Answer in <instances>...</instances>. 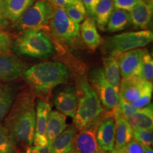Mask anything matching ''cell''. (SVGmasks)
<instances>
[{"instance_id":"obj_30","label":"cell","mask_w":153,"mask_h":153,"mask_svg":"<svg viewBox=\"0 0 153 153\" xmlns=\"http://www.w3.org/2000/svg\"><path fill=\"white\" fill-rule=\"evenodd\" d=\"M134 140L143 145L152 147L153 142V132L150 129H134Z\"/></svg>"},{"instance_id":"obj_2","label":"cell","mask_w":153,"mask_h":153,"mask_svg":"<svg viewBox=\"0 0 153 153\" xmlns=\"http://www.w3.org/2000/svg\"><path fill=\"white\" fill-rule=\"evenodd\" d=\"M23 75L36 94H46L57 86L67 83L70 71L64 63L48 61L27 68Z\"/></svg>"},{"instance_id":"obj_3","label":"cell","mask_w":153,"mask_h":153,"mask_svg":"<svg viewBox=\"0 0 153 153\" xmlns=\"http://www.w3.org/2000/svg\"><path fill=\"white\" fill-rule=\"evenodd\" d=\"M76 91L78 97V105L73 118V126L79 131L89 122L99 117L105 110L98 95L86 76H82L78 79Z\"/></svg>"},{"instance_id":"obj_42","label":"cell","mask_w":153,"mask_h":153,"mask_svg":"<svg viewBox=\"0 0 153 153\" xmlns=\"http://www.w3.org/2000/svg\"><path fill=\"white\" fill-rule=\"evenodd\" d=\"M70 153H76V152H74V151H73V150H72V151H71V152H70Z\"/></svg>"},{"instance_id":"obj_29","label":"cell","mask_w":153,"mask_h":153,"mask_svg":"<svg viewBox=\"0 0 153 153\" xmlns=\"http://www.w3.org/2000/svg\"><path fill=\"white\" fill-rule=\"evenodd\" d=\"M147 81L152 82L153 79V60L150 53L147 50H145L143 53L141 70L139 76Z\"/></svg>"},{"instance_id":"obj_8","label":"cell","mask_w":153,"mask_h":153,"mask_svg":"<svg viewBox=\"0 0 153 153\" xmlns=\"http://www.w3.org/2000/svg\"><path fill=\"white\" fill-rule=\"evenodd\" d=\"M79 24L74 22L65 12L64 9H55L49 23L50 31L56 41L62 44L72 45L79 39Z\"/></svg>"},{"instance_id":"obj_9","label":"cell","mask_w":153,"mask_h":153,"mask_svg":"<svg viewBox=\"0 0 153 153\" xmlns=\"http://www.w3.org/2000/svg\"><path fill=\"white\" fill-rule=\"evenodd\" d=\"M106 111L99 117L89 122L84 128L76 133L72 150L76 153H105L99 146L97 140V131L99 123L104 118Z\"/></svg>"},{"instance_id":"obj_19","label":"cell","mask_w":153,"mask_h":153,"mask_svg":"<svg viewBox=\"0 0 153 153\" xmlns=\"http://www.w3.org/2000/svg\"><path fill=\"white\" fill-rule=\"evenodd\" d=\"M79 33L85 45L91 51H95L103 43L93 17L87 16L80 26Z\"/></svg>"},{"instance_id":"obj_7","label":"cell","mask_w":153,"mask_h":153,"mask_svg":"<svg viewBox=\"0 0 153 153\" xmlns=\"http://www.w3.org/2000/svg\"><path fill=\"white\" fill-rule=\"evenodd\" d=\"M89 80L104 109L114 116L119 104V92L106 79L102 68H93L89 72Z\"/></svg>"},{"instance_id":"obj_31","label":"cell","mask_w":153,"mask_h":153,"mask_svg":"<svg viewBox=\"0 0 153 153\" xmlns=\"http://www.w3.org/2000/svg\"><path fill=\"white\" fill-rule=\"evenodd\" d=\"M115 151L116 153H144V148L143 145L133 139L122 148Z\"/></svg>"},{"instance_id":"obj_25","label":"cell","mask_w":153,"mask_h":153,"mask_svg":"<svg viewBox=\"0 0 153 153\" xmlns=\"http://www.w3.org/2000/svg\"><path fill=\"white\" fill-rule=\"evenodd\" d=\"M114 10L113 0H101L95 9L93 18L97 28L104 30L113 11Z\"/></svg>"},{"instance_id":"obj_21","label":"cell","mask_w":153,"mask_h":153,"mask_svg":"<svg viewBox=\"0 0 153 153\" xmlns=\"http://www.w3.org/2000/svg\"><path fill=\"white\" fill-rule=\"evenodd\" d=\"M66 120V116L58 111L51 110L50 111L46 131L49 145H52L55 139L67 128Z\"/></svg>"},{"instance_id":"obj_15","label":"cell","mask_w":153,"mask_h":153,"mask_svg":"<svg viewBox=\"0 0 153 153\" xmlns=\"http://www.w3.org/2000/svg\"><path fill=\"white\" fill-rule=\"evenodd\" d=\"M54 104L57 111L65 116L74 118L78 105V97L76 89L65 87L55 96Z\"/></svg>"},{"instance_id":"obj_6","label":"cell","mask_w":153,"mask_h":153,"mask_svg":"<svg viewBox=\"0 0 153 153\" xmlns=\"http://www.w3.org/2000/svg\"><path fill=\"white\" fill-rule=\"evenodd\" d=\"M55 9L49 0H38L14 23V28L21 32L42 29L51 22Z\"/></svg>"},{"instance_id":"obj_23","label":"cell","mask_w":153,"mask_h":153,"mask_svg":"<svg viewBox=\"0 0 153 153\" xmlns=\"http://www.w3.org/2000/svg\"><path fill=\"white\" fill-rule=\"evenodd\" d=\"M102 69L108 82L119 92L120 84V72L118 63L116 57L106 56L103 60Z\"/></svg>"},{"instance_id":"obj_20","label":"cell","mask_w":153,"mask_h":153,"mask_svg":"<svg viewBox=\"0 0 153 153\" xmlns=\"http://www.w3.org/2000/svg\"><path fill=\"white\" fill-rule=\"evenodd\" d=\"M132 129L153 128V106L152 104L142 108H138L126 118Z\"/></svg>"},{"instance_id":"obj_22","label":"cell","mask_w":153,"mask_h":153,"mask_svg":"<svg viewBox=\"0 0 153 153\" xmlns=\"http://www.w3.org/2000/svg\"><path fill=\"white\" fill-rule=\"evenodd\" d=\"M77 130L74 126L68 128L55 139L51 145L52 153H70L73 149L74 140Z\"/></svg>"},{"instance_id":"obj_11","label":"cell","mask_w":153,"mask_h":153,"mask_svg":"<svg viewBox=\"0 0 153 153\" xmlns=\"http://www.w3.org/2000/svg\"><path fill=\"white\" fill-rule=\"evenodd\" d=\"M27 70V65L10 52L0 54V81L8 82L18 79Z\"/></svg>"},{"instance_id":"obj_39","label":"cell","mask_w":153,"mask_h":153,"mask_svg":"<svg viewBox=\"0 0 153 153\" xmlns=\"http://www.w3.org/2000/svg\"><path fill=\"white\" fill-rule=\"evenodd\" d=\"M1 1H0V4H1ZM8 25L9 21L3 15L2 11L1 10V7H0V31H1V30L5 28Z\"/></svg>"},{"instance_id":"obj_28","label":"cell","mask_w":153,"mask_h":153,"mask_svg":"<svg viewBox=\"0 0 153 153\" xmlns=\"http://www.w3.org/2000/svg\"><path fill=\"white\" fill-rule=\"evenodd\" d=\"M0 153H17L16 147L4 125L0 123Z\"/></svg>"},{"instance_id":"obj_37","label":"cell","mask_w":153,"mask_h":153,"mask_svg":"<svg viewBox=\"0 0 153 153\" xmlns=\"http://www.w3.org/2000/svg\"><path fill=\"white\" fill-rule=\"evenodd\" d=\"M100 1L101 0H82L87 11V14L89 15V16H94L95 9Z\"/></svg>"},{"instance_id":"obj_16","label":"cell","mask_w":153,"mask_h":153,"mask_svg":"<svg viewBox=\"0 0 153 153\" xmlns=\"http://www.w3.org/2000/svg\"><path fill=\"white\" fill-rule=\"evenodd\" d=\"M131 24L135 29L146 30L150 25L152 17V1L138 0L130 11Z\"/></svg>"},{"instance_id":"obj_18","label":"cell","mask_w":153,"mask_h":153,"mask_svg":"<svg viewBox=\"0 0 153 153\" xmlns=\"http://www.w3.org/2000/svg\"><path fill=\"white\" fill-rule=\"evenodd\" d=\"M35 0H1L0 7L6 19L14 24Z\"/></svg>"},{"instance_id":"obj_17","label":"cell","mask_w":153,"mask_h":153,"mask_svg":"<svg viewBox=\"0 0 153 153\" xmlns=\"http://www.w3.org/2000/svg\"><path fill=\"white\" fill-rule=\"evenodd\" d=\"M115 120L114 150L124 146L133 139V129L126 118L116 108L114 116Z\"/></svg>"},{"instance_id":"obj_44","label":"cell","mask_w":153,"mask_h":153,"mask_svg":"<svg viewBox=\"0 0 153 153\" xmlns=\"http://www.w3.org/2000/svg\"><path fill=\"white\" fill-rule=\"evenodd\" d=\"M1 1V0H0V1Z\"/></svg>"},{"instance_id":"obj_24","label":"cell","mask_w":153,"mask_h":153,"mask_svg":"<svg viewBox=\"0 0 153 153\" xmlns=\"http://www.w3.org/2000/svg\"><path fill=\"white\" fill-rule=\"evenodd\" d=\"M131 24L130 12L121 9L113 11L106 25V30L111 33L120 31L126 28Z\"/></svg>"},{"instance_id":"obj_1","label":"cell","mask_w":153,"mask_h":153,"mask_svg":"<svg viewBox=\"0 0 153 153\" xmlns=\"http://www.w3.org/2000/svg\"><path fill=\"white\" fill-rule=\"evenodd\" d=\"M36 94L26 89L16 95L5 118L4 126L16 147L17 153L33 145L36 125Z\"/></svg>"},{"instance_id":"obj_10","label":"cell","mask_w":153,"mask_h":153,"mask_svg":"<svg viewBox=\"0 0 153 153\" xmlns=\"http://www.w3.org/2000/svg\"><path fill=\"white\" fill-rule=\"evenodd\" d=\"M152 82L147 81L138 76H128L120 80L119 98L131 104L143 94L152 91Z\"/></svg>"},{"instance_id":"obj_32","label":"cell","mask_w":153,"mask_h":153,"mask_svg":"<svg viewBox=\"0 0 153 153\" xmlns=\"http://www.w3.org/2000/svg\"><path fill=\"white\" fill-rule=\"evenodd\" d=\"M12 43V39L8 33L0 31V54L10 52Z\"/></svg>"},{"instance_id":"obj_27","label":"cell","mask_w":153,"mask_h":153,"mask_svg":"<svg viewBox=\"0 0 153 153\" xmlns=\"http://www.w3.org/2000/svg\"><path fill=\"white\" fill-rule=\"evenodd\" d=\"M65 14L76 24H80L87 17V11L82 0H74L64 7Z\"/></svg>"},{"instance_id":"obj_41","label":"cell","mask_w":153,"mask_h":153,"mask_svg":"<svg viewBox=\"0 0 153 153\" xmlns=\"http://www.w3.org/2000/svg\"><path fill=\"white\" fill-rule=\"evenodd\" d=\"M105 153H116V151H115L114 150H113L111 151H109V152H105Z\"/></svg>"},{"instance_id":"obj_34","label":"cell","mask_w":153,"mask_h":153,"mask_svg":"<svg viewBox=\"0 0 153 153\" xmlns=\"http://www.w3.org/2000/svg\"><path fill=\"white\" fill-rule=\"evenodd\" d=\"M152 91H147L141 95L136 101L131 103V105L135 108H142L143 107L148 106L150 104L151 99H152Z\"/></svg>"},{"instance_id":"obj_40","label":"cell","mask_w":153,"mask_h":153,"mask_svg":"<svg viewBox=\"0 0 153 153\" xmlns=\"http://www.w3.org/2000/svg\"><path fill=\"white\" fill-rule=\"evenodd\" d=\"M144 148V153H153L152 148L150 146H147V145H143Z\"/></svg>"},{"instance_id":"obj_43","label":"cell","mask_w":153,"mask_h":153,"mask_svg":"<svg viewBox=\"0 0 153 153\" xmlns=\"http://www.w3.org/2000/svg\"><path fill=\"white\" fill-rule=\"evenodd\" d=\"M148 1H152V0H148Z\"/></svg>"},{"instance_id":"obj_4","label":"cell","mask_w":153,"mask_h":153,"mask_svg":"<svg viewBox=\"0 0 153 153\" xmlns=\"http://www.w3.org/2000/svg\"><path fill=\"white\" fill-rule=\"evenodd\" d=\"M11 48L19 55L38 59H46L55 53L52 40L42 29L22 32L12 43Z\"/></svg>"},{"instance_id":"obj_38","label":"cell","mask_w":153,"mask_h":153,"mask_svg":"<svg viewBox=\"0 0 153 153\" xmlns=\"http://www.w3.org/2000/svg\"><path fill=\"white\" fill-rule=\"evenodd\" d=\"M55 9H64L68 4L72 3L74 0H49Z\"/></svg>"},{"instance_id":"obj_36","label":"cell","mask_w":153,"mask_h":153,"mask_svg":"<svg viewBox=\"0 0 153 153\" xmlns=\"http://www.w3.org/2000/svg\"><path fill=\"white\" fill-rule=\"evenodd\" d=\"M22 153H52V149H51V145L49 144L44 147L31 145L25 149Z\"/></svg>"},{"instance_id":"obj_14","label":"cell","mask_w":153,"mask_h":153,"mask_svg":"<svg viewBox=\"0 0 153 153\" xmlns=\"http://www.w3.org/2000/svg\"><path fill=\"white\" fill-rule=\"evenodd\" d=\"M97 140L104 152L114 150L115 120L114 116L106 111L97 128Z\"/></svg>"},{"instance_id":"obj_5","label":"cell","mask_w":153,"mask_h":153,"mask_svg":"<svg viewBox=\"0 0 153 153\" xmlns=\"http://www.w3.org/2000/svg\"><path fill=\"white\" fill-rule=\"evenodd\" d=\"M152 39V32L150 30L126 32L108 38L104 51L106 56L116 57L131 50L146 46Z\"/></svg>"},{"instance_id":"obj_13","label":"cell","mask_w":153,"mask_h":153,"mask_svg":"<svg viewBox=\"0 0 153 153\" xmlns=\"http://www.w3.org/2000/svg\"><path fill=\"white\" fill-rule=\"evenodd\" d=\"M145 49L136 48L116 56L122 78L139 76Z\"/></svg>"},{"instance_id":"obj_12","label":"cell","mask_w":153,"mask_h":153,"mask_svg":"<svg viewBox=\"0 0 153 153\" xmlns=\"http://www.w3.org/2000/svg\"><path fill=\"white\" fill-rule=\"evenodd\" d=\"M51 105L45 100H38L36 104V125L33 145L38 147L46 146L48 143L46 131L49 113Z\"/></svg>"},{"instance_id":"obj_26","label":"cell","mask_w":153,"mask_h":153,"mask_svg":"<svg viewBox=\"0 0 153 153\" xmlns=\"http://www.w3.org/2000/svg\"><path fill=\"white\" fill-rule=\"evenodd\" d=\"M16 97L14 87L9 85H0V123L7 116Z\"/></svg>"},{"instance_id":"obj_35","label":"cell","mask_w":153,"mask_h":153,"mask_svg":"<svg viewBox=\"0 0 153 153\" xmlns=\"http://www.w3.org/2000/svg\"><path fill=\"white\" fill-rule=\"evenodd\" d=\"M138 108H135L131 106V104L124 101L123 99L120 98L119 99V104L117 108V110L119 111L122 116H123L126 118H127L129 116H131L132 114L136 111Z\"/></svg>"},{"instance_id":"obj_33","label":"cell","mask_w":153,"mask_h":153,"mask_svg":"<svg viewBox=\"0 0 153 153\" xmlns=\"http://www.w3.org/2000/svg\"><path fill=\"white\" fill-rule=\"evenodd\" d=\"M138 0H113L114 9H121L130 12Z\"/></svg>"}]
</instances>
